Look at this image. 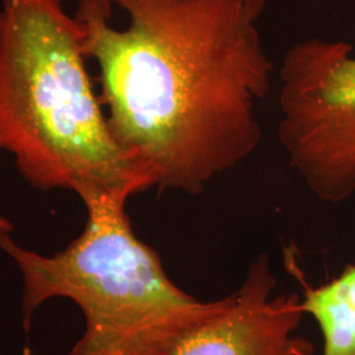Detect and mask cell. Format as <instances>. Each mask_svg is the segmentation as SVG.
<instances>
[{"label": "cell", "mask_w": 355, "mask_h": 355, "mask_svg": "<svg viewBox=\"0 0 355 355\" xmlns=\"http://www.w3.org/2000/svg\"><path fill=\"white\" fill-rule=\"evenodd\" d=\"M270 0H79L83 49L116 142L158 190L199 195L262 141Z\"/></svg>", "instance_id": "1"}, {"label": "cell", "mask_w": 355, "mask_h": 355, "mask_svg": "<svg viewBox=\"0 0 355 355\" xmlns=\"http://www.w3.org/2000/svg\"><path fill=\"white\" fill-rule=\"evenodd\" d=\"M83 32L61 0H0V149L28 184L129 196L154 187L114 140Z\"/></svg>", "instance_id": "2"}, {"label": "cell", "mask_w": 355, "mask_h": 355, "mask_svg": "<svg viewBox=\"0 0 355 355\" xmlns=\"http://www.w3.org/2000/svg\"><path fill=\"white\" fill-rule=\"evenodd\" d=\"M123 192L80 198L83 232L54 255L28 250L0 230V250L23 278L21 320L28 333L38 308L64 297L76 303L86 329L66 355H167L198 325L220 313L230 295L200 302L177 287L159 255L135 234Z\"/></svg>", "instance_id": "3"}, {"label": "cell", "mask_w": 355, "mask_h": 355, "mask_svg": "<svg viewBox=\"0 0 355 355\" xmlns=\"http://www.w3.org/2000/svg\"><path fill=\"white\" fill-rule=\"evenodd\" d=\"M280 145L318 199L355 193V57L343 41L293 44L279 69Z\"/></svg>", "instance_id": "4"}, {"label": "cell", "mask_w": 355, "mask_h": 355, "mask_svg": "<svg viewBox=\"0 0 355 355\" xmlns=\"http://www.w3.org/2000/svg\"><path fill=\"white\" fill-rule=\"evenodd\" d=\"M275 286L268 258L261 255L228 305L183 336L167 355H315L313 343L293 334L305 315L300 296L272 297Z\"/></svg>", "instance_id": "5"}, {"label": "cell", "mask_w": 355, "mask_h": 355, "mask_svg": "<svg viewBox=\"0 0 355 355\" xmlns=\"http://www.w3.org/2000/svg\"><path fill=\"white\" fill-rule=\"evenodd\" d=\"M302 304L322 333V355H355V266L318 288L305 287Z\"/></svg>", "instance_id": "6"}, {"label": "cell", "mask_w": 355, "mask_h": 355, "mask_svg": "<svg viewBox=\"0 0 355 355\" xmlns=\"http://www.w3.org/2000/svg\"><path fill=\"white\" fill-rule=\"evenodd\" d=\"M0 230H6V232H11L12 233L13 230V224L8 220V218H6L4 216L0 215Z\"/></svg>", "instance_id": "7"}]
</instances>
